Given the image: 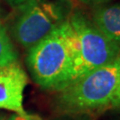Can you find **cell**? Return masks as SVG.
Instances as JSON below:
<instances>
[{
	"label": "cell",
	"mask_w": 120,
	"mask_h": 120,
	"mask_svg": "<svg viewBox=\"0 0 120 120\" xmlns=\"http://www.w3.org/2000/svg\"><path fill=\"white\" fill-rule=\"evenodd\" d=\"M16 60L17 52L4 29L0 24V68L13 64Z\"/></svg>",
	"instance_id": "obj_7"
},
{
	"label": "cell",
	"mask_w": 120,
	"mask_h": 120,
	"mask_svg": "<svg viewBox=\"0 0 120 120\" xmlns=\"http://www.w3.org/2000/svg\"><path fill=\"white\" fill-rule=\"evenodd\" d=\"M82 3H85L86 4L91 5H101V4H106L110 2L111 0H80Z\"/></svg>",
	"instance_id": "obj_9"
},
{
	"label": "cell",
	"mask_w": 120,
	"mask_h": 120,
	"mask_svg": "<svg viewBox=\"0 0 120 120\" xmlns=\"http://www.w3.org/2000/svg\"><path fill=\"white\" fill-rule=\"evenodd\" d=\"M27 62L34 81L45 90H62L73 81L75 52L67 19L30 48Z\"/></svg>",
	"instance_id": "obj_2"
},
{
	"label": "cell",
	"mask_w": 120,
	"mask_h": 120,
	"mask_svg": "<svg viewBox=\"0 0 120 120\" xmlns=\"http://www.w3.org/2000/svg\"><path fill=\"white\" fill-rule=\"evenodd\" d=\"M66 20L62 6L48 0H28L13 27V36L24 47L40 42Z\"/></svg>",
	"instance_id": "obj_4"
},
{
	"label": "cell",
	"mask_w": 120,
	"mask_h": 120,
	"mask_svg": "<svg viewBox=\"0 0 120 120\" xmlns=\"http://www.w3.org/2000/svg\"><path fill=\"white\" fill-rule=\"evenodd\" d=\"M57 109L66 114L97 116L120 109V56L59 91Z\"/></svg>",
	"instance_id": "obj_1"
},
{
	"label": "cell",
	"mask_w": 120,
	"mask_h": 120,
	"mask_svg": "<svg viewBox=\"0 0 120 120\" xmlns=\"http://www.w3.org/2000/svg\"><path fill=\"white\" fill-rule=\"evenodd\" d=\"M67 21L75 52L72 82L120 56V48L81 13H73Z\"/></svg>",
	"instance_id": "obj_3"
},
{
	"label": "cell",
	"mask_w": 120,
	"mask_h": 120,
	"mask_svg": "<svg viewBox=\"0 0 120 120\" xmlns=\"http://www.w3.org/2000/svg\"><path fill=\"white\" fill-rule=\"evenodd\" d=\"M27 84V74L17 62L0 68V109L26 113L22 102Z\"/></svg>",
	"instance_id": "obj_5"
},
{
	"label": "cell",
	"mask_w": 120,
	"mask_h": 120,
	"mask_svg": "<svg viewBox=\"0 0 120 120\" xmlns=\"http://www.w3.org/2000/svg\"><path fill=\"white\" fill-rule=\"evenodd\" d=\"M10 1L14 3V4H22V3H24L28 0H10Z\"/></svg>",
	"instance_id": "obj_10"
},
{
	"label": "cell",
	"mask_w": 120,
	"mask_h": 120,
	"mask_svg": "<svg viewBox=\"0 0 120 120\" xmlns=\"http://www.w3.org/2000/svg\"><path fill=\"white\" fill-rule=\"evenodd\" d=\"M8 120H43L38 115H30L28 113L24 114H16L12 116Z\"/></svg>",
	"instance_id": "obj_8"
},
{
	"label": "cell",
	"mask_w": 120,
	"mask_h": 120,
	"mask_svg": "<svg viewBox=\"0 0 120 120\" xmlns=\"http://www.w3.org/2000/svg\"><path fill=\"white\" fill-rule=\"evenodd\" d=\"M92 22L106 38L120 48V4L97 8Z\"/></svg>",
	"instance_id": "obj_6"
}]
</instances>
